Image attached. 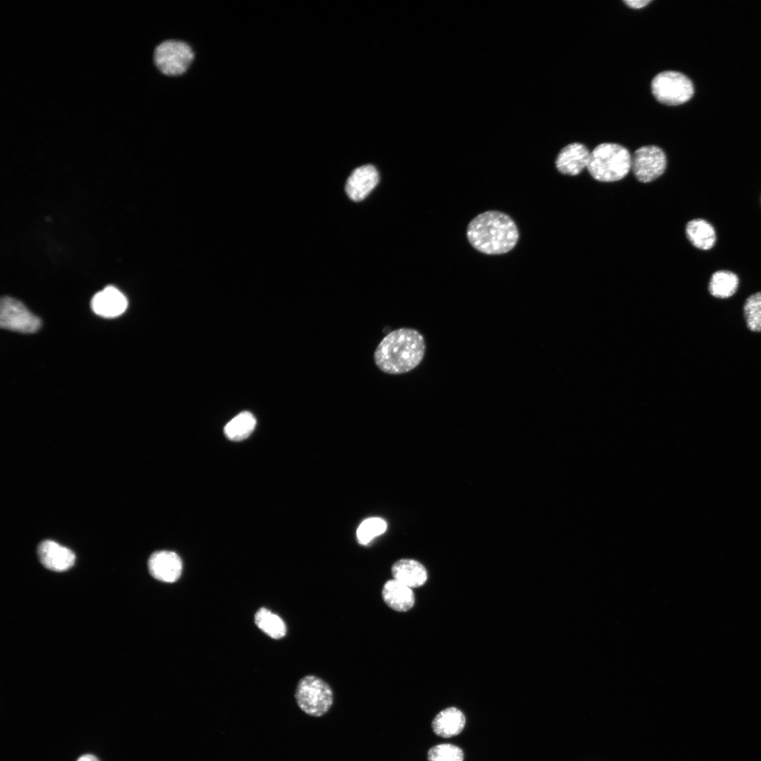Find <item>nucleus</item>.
Masks as SVG:
<instances>
[{
    "label": "nucleus",
    "mask_w": 761,
    "mask_h": 761,
    "mask_svg": "<svg viewBox=\"0 0 761 761\" xmlns=\"http://www.w3.org/2000/svg\"><path fill=\"white\" fill-rule=\"evenodd\" d=\"M426 351L423 335L416 330L401 328L383 338L374 352V361L383 372L391 375L407 373L421 362Z\"/></svg>",
    "instance_id": "1"
},
{
    "label": "nucleus",
    "mask_w": 761,
    "mask_h": 761,
    "mask_svg": "<svg viewBox=\"0 0 761 761\" xmlns=\"http://www.w3.org/2000/svg\"><path fill=\"white\" fill-rule=\"evenodd\" d=\"M195 54L187 42L175 39L162 41L154 49V63L160 73L168 77L184 74L191 66Z\"/></svg>",
    "instance_id": "4"
},
{
    "label": "nucleus",
    "mask_w": 761,
    "mask_h": 761,
    "mask_svg": "<svg viewBox=\"0 0 761 761\" xmlns=\"http://www.w3.org/2000/svg\"><path fill=\"white\" fill-rule=\"evenodd\" d=\"M686 233L691 244L700 249H710L716 242L714 228L704 219L697 218L690 221L686 225Z\"/></svg>",
    "instance_id": "17"
},
{
    "label": "nucleus",
    "mask_w": 761,
    "mask_h": 761,
    "mask_svg": "<svg viewBox=\"0 0 761 761\" xmlns=\"http://www.w3.org/2000/svg\"><path fill=\"white\" fill-rule=\"evenodd\" d=\"M37 555L44 567L58 572L70 569L75 560V555L72 550L51 540L40 543L37 547Z\"/></svg>",
    "instance_id": "10"
},
{
    "label": "nucleus",
    "mask_w": 761,
    "mask_h": 761,
    "mask_svg": "<svg viewBox=\"0 0 761 761\" xmlns=\"http://www.w3.org/2000/svg\"><path fill=\"white\" fill-rule=\"evenodd\" d=\"M256 424V419L252 413L242 412L225 426L224 434L230 440H243L253 432Z\"/></svg>",
    "instance_id": "19"
},
{
    "label": "nucleus",
    "mask_w": 761,
    "mask_h": 761,
    "mask_svg": "<svg viewBox=\"0 0 761 761\" xmlns=\"http://www.w3.org/2000/svg\"><path fill=\"white\" fill-rule=\"evenodd\" d=\"M428 761H463L464 752L457 745L450 743L438 744L431 748L427 754Z\"/></svg>",
    "instance_id": "22"
},
{
    "label": "nucleus",
    "mask_w": 761,
    "mask_h": 761,
    "mask_svg": "<svg viewBox=\"0 0 761 761\" xmlns=\"http://www.w3.org/2000/svg\"><path fill=\"white\" fill-rule=\"evenodd\" d=\"M651 90L659 102L668 106L682 104L694 93L691 80L684 74L673 70L656 75L651 82Z\"/></svg>",
    "instance_id": "6"
},
{
    "label": "nucleus",
    "mask_w": 761,
    "mask_h": 761,
    "mask_svg": "<svg viewBox=\"0 0 761 761\" xmlns=\"http://www.w3.org/2000/svg\"><path fill=\"white\" fill-rule=\"evenodd\" d=\"M738 287V278L730 271L714 272L709 283L710 294L717 298L724 299L732 296Z\"/></svg>",
    "instance_id": "18"
},
{
    "label": "nucleus",
    "mask_w": 761,
    "mask_h": 761,
    "mask_svg": "<svg viewBox=\"0 0 761 761\" xmlns=\"http://www.w3.org/2000/svg\"><path fill=\"white\" fill-rule=\"evenodd\" d=\"M631 168V156L624 147L616 143H602L590 152L587 169L600 182L621 180Z\"/></svg>",
    "instance_id": "3"
},
{
    "label": "nucleus",
    "mask_w": 761,
    "mask_h": 761,
    "mask_svg": "<svg viewBox=\"0 0 761 761\" xmlns=\"http://www.w3.org/2000/svg\"><path fill=\"white\" fill-rule=\"evenodd\" d=\"M391 571L394 579L411 588L423 586L428 578L424 566L412 559L397 560L393 564Z\"/></svg>",
    "instance_id": "15"
},
{
    "label": "nucleus",
    "mask_w": 761,
    "mask_h": 761,
    "mask_svg": "<svg viewBox=\"0 0 761 761\" xmlns=\"http://www.w3.org/2000/svg\"><path fill=\"white\" fill-rule=\"evenodd\" d=\"M386 528V522L380 518L367 519L357 528V536L358 540L361 544L366 545L377 536L384 533Z\"/></svg>",
    "instance_id": "23"
},
{
    "label": "nucleus",
    "mask_w": 761,
    "mask_h": 761,
    "mask_svg": "<svg viewBox=\"0 0 761 761\" xmlns=\"http://www.w3.org/2000/svg\"><path fill=\"white\" fill-rule=\"evenodd\" d=\"M747 327L753 332H761V292L751 295L743 307Z\"/></svg>",
    "instance_id": "21"
},
{
    "label": "nucleus",
    "mask_w": 761,
    "mask_h": 761,
    "mask_svg": "<svg viewBox=\"0 0 761 761\" xmlns=\"http://www.w3.org/2000/svg\"><path fill=\"white\" fill-rule=\"evenodd\" d=\"M148 569L154 579L163 582L173 583L180 578L182 563L175 552L161 550L154 552L149 557Z\"/></svg>",
    "instance_id": "9"
},
{
    "label": "nucleus",
    "mask_w": 761,
    "mask_h": 761,
    "mask_svg": "<svg viewBox=\"0 0 761 761\" xmlns=\"http://www.w3.org/2000/svg\"><path fill=\"white\" fill-rule=\"evenodd\" d=\"M128 307L125 295L116 287L107 286L97 292L92 299L93 311L104 318H114L122 314Z\"/></svg>",
    "instance_id": "12"
},
{
    "label": "nucleus",
    "mask_w": 761,
    "mask_h": 761,
    "mask_svg": "<svg viewBox=\"0 0 761 761\" xmlns=\"http://www.w3.org/2000/svg\"><path fill=\"white\" fill-rule=\"evenodd\" d=\"M256 626L266 634L274 639L285 636L287 628L283 620L266 608H260L254 615Z\"/></svg>",
    "instance_id": "20"
},
{
    "label": "nucleus",
    "mask_w": 761,
    "mask_h": 761,
    "mask_svg": "<svg viewBox=\"0 0 761 761\" xmlns=\"http://www.w3.org/2000/svg\"><path fill=\"white\" fill-rule=\"evenodd\" d=\"M667 159L657 146L638 148L631 157V168L636 178L642 182H649L660 177L665 171Z\"/></svg>",
    "instance_id": "8"
},
{
    "label": "nucleus",
    "mask_w": 761,
    "mask_h": 761,
    "mask_svg": "<svg viewBox=\"0 0 761 761\" xmlns=\"http://www.w3.org/2000/svg\"><path fill=\"white\" fill-rule=\"evenodd\" d=\"M77 761H100L96 756L91 754L81 755Z\"/></svg>",
    "instance_id": "25"
},
{
    "label": "nucleus",
    "mask_w": 761,
    "mask_h": 761,
    "mask_svg": "<svg viewBox=\"0 0 761 761\" xmlns=\"http://www.w3.org/2000/svg\"><path fill=\"white\" fill-rule=\"evenodd\" d=\"M466 235L474 248L486 254L507 253L515 247L519 239L514 221L497 211L476 216L469 223Z\"/></svg>",
    "instance_id": "2"
},
{
    "label": "nucleus",
    "mask_w": 761,
    "mask_h": 761,
    "mask_svg": "<svg viewBox=\"0 0 761 761\" xmlns=\"http://www.w3.org/2000/svg\"><path fill=\"white\" fill-rule=\"evenodd\" d=\"M1 328L23 333H32L41 326L40 319L20 301L4 296L0 302Z\"/></svg>",
    "instance_id": "7"
},
{
    "label": "nucleus",
    "mask_w": 761,
    "mask_h": 761,
    "mask_svg": "<svg viewBox=\"0 0 761 761\" xmlns=\"http://www.w3.org/2000/svg\"><path fill=\"white\" fill-rule=\"evenodd\" d=\"M624 2L632 8H641L647 6L651 2V0H626L624 1Z\"/></svg>",
    "instance_id": "24"
},
{
    "label": "nucleus",
    "mask_w": 761,
    "mask_h": 761,
    "mask_svg": "<svg viewBox=\"0 0 761 761\" xmlns=\"http://www.w3.org/2000/svg\"><path fill=\"white\" fill-rule=\"evenodd\" d=\"M382 596L385 603L397 612L408 611L415 602L412 589L394 579L385 582Z\"/></svg>",
    "instance_id": "16"
},
{
    "label": "nucleus",
    "mask_w": 761,
    "mask_h": 761,
    "mask_svg": "<svg viewBox=\"0 0 761 761\" xmlns=\"http://www.w3.org/2000/svg\"><path fill=\"white\" fill-rule=\"evenodd\" d=\"M379 175L372 165H364L356 168L348 178L345 191L354 202L363 200L376 187Z\"/></svg>",
    "instance_id": "13"
},
{
    "label": "nucleus",
    "mask_w": 761,
    "mask_h": 761,
    "mask_svg": "<svg viewBox=\"0 0 761 761\" xmlns=\"http://www.w3.org/2000/svg\"><path fill=\"white\" fill-rule=\"evenodd\" d=\"M590 152L583 144L571 143L563 147L558 154L555 166L564 175H576L588 167Z\"/></svg>",
    "instance_id": "11"
},
{
    "label": "nucleus",
    "mask_w": 761,
    "mask_h": 761,
    "mask_svg": "<svg viewBox=\"0 0 761 761\" xmlns=\"http://www.w3.org/2000/svg\"><path fill=\"white\" fill-rule=\"evenodd\" d=\"M466 718L458 708L450 707L438 712L431 723L433 731L442 738H451L459 734L464 728Z\"/></svg>",
    "instance_id": "14"
},
{
    "label": "nucleus",
    "mask_w": 761,
    "mask_h": 761,
    "mask_svg": "<svg viewBox=\"0 0 761 761\" xmlns=\"http://www.w3.org/2000/svg\"><path fill=\"white\" fill-rule=\"evenodd\" d=\"M295 699L299 707L311 717H321L330 709L333 693L330 686L321 678L308 675L300 679Z\"/></svg>",
    "instance_id": "5"
}]
</instances>
